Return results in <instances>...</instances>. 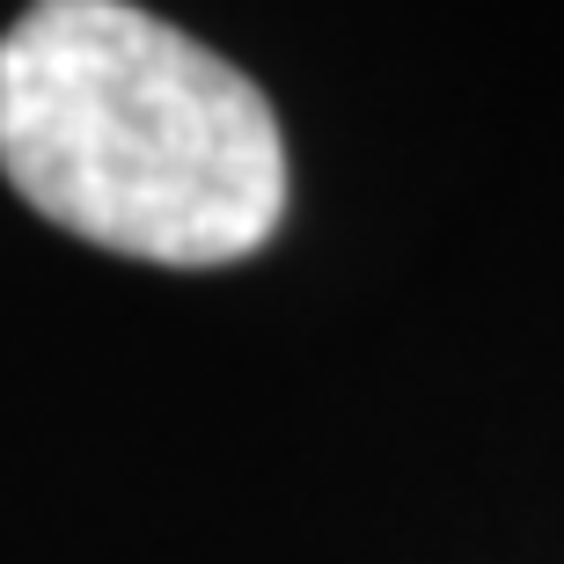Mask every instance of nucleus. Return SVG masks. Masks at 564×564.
<instances>
[{"instance_id":"nucleus-1","label":"nucleus","mask_w":564,"mask_h":564,"mask_svg":"<svg viewBox=\"0 0 564 564\" xmlns=\"http://www.w3.org/2000/svg\"><path fill=\"white\" fill-rule=\"evenodd\" d=\"M0 176L96 250L235 264L286 213V140L250 74L126 0H37L0 37Z\"/></svg>"}]
</instances>
